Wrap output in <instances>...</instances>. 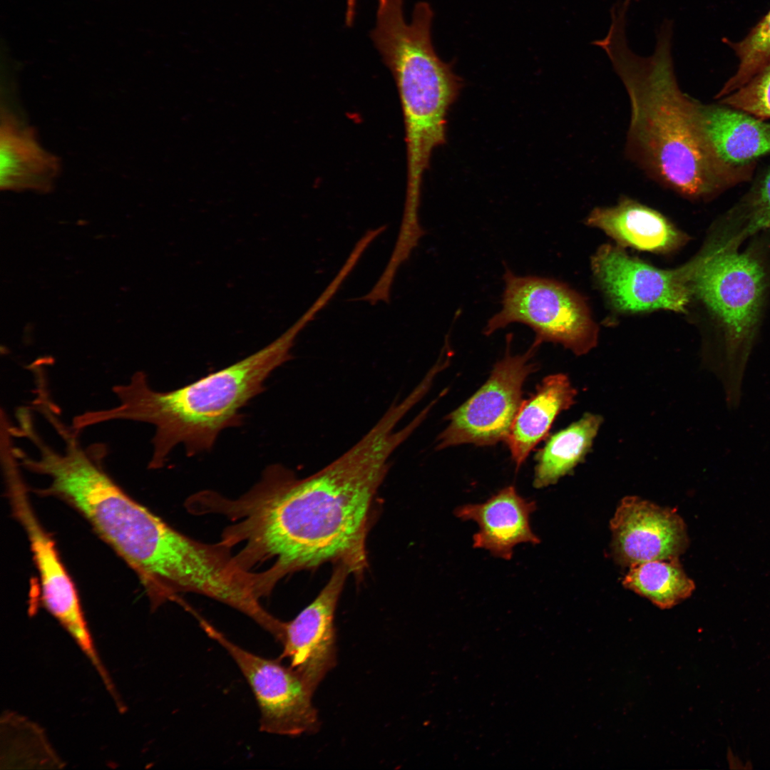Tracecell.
<instances>
[{
	"label": "cell",
	"mask_w": 770,
	"mask_h": 770,
	"mask_svg": "<svg viewBox=\"0 0 770 770\" xmlns=\"http://www.w3.org/2000/svg\"><path fill=\"white\" fill-rule=\"evenodd\" d=\"M406 414L392 403L354 446L308 477L273 464L237 498L205 492L202 512L232 522L221 542L240 545V564L250 572L270 564L257 573L266 594L284 575L328 562L346 565L358 580L364 575L374 498L391 456L419 427L414 419L399 427Z\"/></svg>",
	"instance_id": "1"
},
{
	"label": "cell",
	"mask_w": 770,
	"mask_h": 770,
	"mask_svg": "<svg viewBox=\"0 0 770 770\" xmlns=\"http://www.w3.org/2000/svg\"><path fill=\"white\" fill-rule=\"evenodd\" d=\"M607 35L592 44L610 58L627 93L626 154L651 179L689 200H709L749 181L756 165L734 167L709 148L696 123L694 98L680 89L672 56L674 23L664 19L652 55L629 47L627 16H610Z\"/></svg>",
	"instance_id": "2"
},
{
	"label": "cell",
	"mask_w": 770,
	"mask_h": 770,
	"mask_svg": "<svg viewBox=\"0 0 770 770\" xmlns=\"http://www.w3.org/2000/svg\"><path fill=\"white\" fill-rule=\"evenodd\" d=\"M298 332L291 328L263 349L184 386L168 391L152 389L146 374L134 373L125 384L113 387L119 404L87 411L73 418L81 430L113 420L152 424L153 454L149 468H161L175 446L193 456L209 451L225 429L240 426L241 410L265 389V381L291 359Z\"/></svg>",
	"instance_id": "3"
},
{
	"label": "cell",
	"mask_w": 770,
	"mask_h": 770,
	"mask_svg": "<svg viewBox=\"0 0 770 770\" xmlns=\"http://www.w3.org/2000/svg\"><path fill=\"white\" fill-rule=\"evenodd\" d=\"M404 0H377L370 37L391 73L404 117L407 180L404 209L419 212L423 177L433 150L446 142V116L462 87L452 64L437 55L431 40L433 12L418 2L412 20Z\"/></svg>",
	"instance_id": "4"
},
{
	"label": "cell",
	"mask_w": 770,
	"mask_h": 770,
	"mask_svg": "<svg viewBox=\"0 0 770 770\" xmlns=\"http://www.w3.org/2000/svg\"><path fill=\"white\" fill-rule=\"evenodd\" d=\"M687 284L715 318L717 354L710 367L722 383L727 406L741 402L767 287L765 267L752 252L712 246L682 267Z\"/></svg>",
	"instance_id": "5"
},
{
	"label": "cell",
	"mask_w": 770,
	"mask_h": 770,
	"mask_svg": "<svg viewBox=\"0 0 770 770\" xmlns=\"http://www.w3.org/2000/svg\"><path fill=\"white\" fill-rule=\"evenodd\" d=\"M502 308L488 321L486 336L515 322L530 327L534 342L562 344L581 355L592 349L597 328L582 298L566 284L537 276H518L506 267Z\"/></svg>",
	"instance_id": "6"
},
{
	"label": "cell",
	"mask_w": 770,
	"mask_h": 770,
	"mask_svg": "<svg viewBox=\"0 0 770 770\" xmlns=\"http://www.w3.org/2000/svg\"><path fill=\"white\" fill-rule=\"evenodd\" d=\"M14 515L27 534L37 568L41 600L46 609L71 636L97 673L107 669L95 647L76 587L58 553L55 543L40 523L30 503L19 463L12 455L1 460Z\"/></svg>",
	"instance_id": "7"
},
{
	"label": "cell",
	"mask_w": 770,
	"mask_h": 770,
	"mask_svg": "<svg viewBox=\"0 0 770 770\" xmlns=\"http://www.w3.org/2000/svg\"><path fill=\"white\" fill-rule=\"evenodd\" d=\"M510 339L508 335L506 353L487 381L446 416L448 423L437 438L436 449L465 443L491 446L505 440L523 401L524 382L536 370L533 358L540 346L533 342L525 353L511 355Z\"/></svg>",
	"instance_id": "8"
},
{
	"label": "cell",
	"mask_w": 770,
	"mask_h": 770,
	"mask_svg": "<svg viewBox=\"0 0 770 770\" xmlns=\"http://www.w3.org/2000/svg\"><path fill=\"white\" fill-rule=\"evenodd\" d=\"M199 621L205 633L228 652L250 687L260 709L261 732L299 736L318 730L314 693L294 669L243 649L208 622Z\"/></svg>",
	"instance_id": "9"
},
{
	"label": "cell",
	"mask_w": 770,
	"mask_h": 770,
	"mask_svg": "<svg viewBox=\"0 0 770 770\" xmlns=\"http://www.w3.org/2000/svg\"><path fill=\"white\" fill-rule=\"evenodd\" d=\"M592 268L612 304L621 311L684 312L692 297L682 267L658 269L612 245L600 247Z\"/></svg>",
	"instance_id": "10"
},
{
	"label": "cell",
	"mask_w": 770,
	"mask_h": 770,
	"mask_svg": "<svg viewBox=\"0 0 770 770\" xmlns=\"http://www.w3.org/2000/svg\"><path fill=\"white\" fill-rule=\"evenodd\" d=\"M349 574L346 565L336 564L314 600L294 619L284 622L280 659L288 660L313 693L337 663L334 613Z\"/></svg>",
	"instance_id": "11"
},
{
	"label": "cell",
	"mask_w": 770,
	"mask_h": 770,
	"mask_svg": "<svg viewBox=\"0 0 770 770\" xmlns=\"http://www.w3.org/2000/svg\"><path fill=\"white\" fill-rule=\"evenodd\" d=\"M610 529L614 557L630 568L650 560L678 558L689 543L685 523L674 509L636 496L621 500Z\"/></svg>",
	"instance_id": "12"
},
{
	"label": "cell",
	"mask_w": 770,
	"mask_h": 770,
	"mask_svg": "<svg viewBox=\"0 0 770 770\" xmlns=\"http://www.w3.org/2000/svg\"><path fill=\"white\" fill-rule=\"evenodd\" d=\"M698 128L712 152L734 167L755 165L770 155V123L729 106L694 101Z\"/></svg>",
	"instance_id": "13"
},
{
	"label": "cell",
	"mask_w": 770,
	"mask_h": 770,
	"mask_svg": "<svg viewBox=\"0 0 770 770\" xmlns=\"http://www.w3.org/2000/svg\"><path fill=\"white\" fill-rule=\"evenodd\" d=\"M535 501L520 496L513 486H506L484 503L458 507V518L475 521L478 531L473 536V547L489 551L493 556L510 560L513 548L520 543L536 545L539 538L530 523L535 510Z\"/></svg>",
	"instance_id": "14"
},
{
	"label": "cell",
	"mask_w": 770,
	"mask_h": 770,
	"mask_svg": "<svg viewBox=\"0 0 770 770\" xmlns=\"http://www.w3.org/2000/svg\"><path fill=\"white\" fill-rule=\"evenodd\" d=\"M59 159L46 150L31 127L1 111L0 188L3 190H51L60 173Z\"/></svg>",
	"instance_id": "15"
},
{
	"label": "cell",
	"mask_w": 770,
	"mask_h": 770,
	"mask_svg": "<svg viewBox=\"0 0 770 770\" xmlns=\"http://www.w3.org/2000/svg\"><path fill=\"white\" fill-rule=\"evenodd\" d=\"M586 222L621 245L643 251L669 252L687 240L662 214L625 196L614 206L593 209Z\"/></svg>",
	"instance_id": "16"
},
{
	"label": "cell",
	"mask_w": 770,
	"mask_h": 770,
	"mask_svg": "<svg viewBox=\"0 0 770 770\" xmlns=\"http://www.w3.org/2000/svg\"><path fill=\"white\" fill-rule=\"evenodd\" d=\"M577 394L563 374L546 376L526 400H523L505 440L518 468L535 446L547 436L558 415L575 404Z\"/></svg>",
	"instance_id": "17"
},
{
	"label": "cell",
	"mask_w": 770,
	"mask_h": 770,
	"mask_svg": "<svg viewBox=\"0 0 770 770\" xmlns=\"http://www.w3.org/2000/svg\"><path fill=\"white\" fill-rule=\"evenodd\" d=\"M602 421L600 416L587 413L552 435L535 457L534 487L553 485L570 473L590 449Z\"/></svg>",
	"instance_id": "18"
},
{
	"label": "cell",
	"mask_w": 770,
	"mask_h": 770,
	"mask_svg": "<svg viewBox=\"0 0 770 770\" xmlns=\"http://www.w3.org/2000/svg\"><path fill=\"white\" fill-rule=\"evenodd\" d=\"M677 559L654 560L633 565L622 584L660 608L672 607L689 597L695 590L694 581Z\"/></svg>",
	"instance_id": "19"
},
{
	"label": "cell",
	"mask_w": 770,
	"mask_h": 770,
	"mask_svg": "<svg viewBox=\"0 0 770 770\" xmlns=\"http://www.w3.org/2000/svg\"><path fill=\"white\" fill-rule=\"evenodd\" d=\"M739 58L735 73L727 81L715 98H722L742 87L770 61V10L741 41L729 42Z\"/></svg>",
	"instance_id": "20"
},
{
	"label": "cell",
	"mask_w": 770,
	"mask_h": 770,
	"mask_svg": "<svg viewBox=\"0 0 770 770\" xmlns=\"http://www.w3.org/2000/svg\"><path fill=\"white\" fill-rule=\"evenodd\" d=\"M726 218L741 223L749 232L770 229V167L756 178Z\"/></svg>",
	"instance_id": "21"
},
{
	"label": "cell",
	"mask_w": 770,
	"mask_h": 770,
	"mask_svg": "<svg viewBox=\"0 0 770 770\" xmlns=\"http://www.w3.org/2000/svg\"><path fill=\"white\" fill-rule=\"evenodd\" d=\"M718 100L761 119L770 118V61L742 87Z\"/></svg>",
	"instance_id": "22"
}]
</instances>
